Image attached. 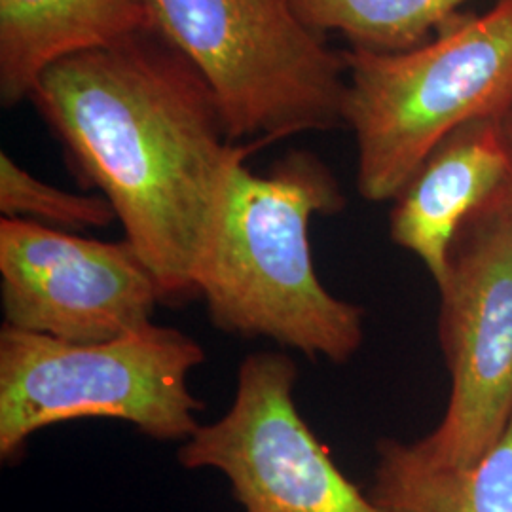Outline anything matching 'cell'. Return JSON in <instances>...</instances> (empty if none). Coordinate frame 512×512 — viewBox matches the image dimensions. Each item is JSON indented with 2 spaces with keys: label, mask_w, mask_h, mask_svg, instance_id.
Here are the masks:
<instances>
[{
  "label": "cell",
  "mask_w": 512,
  "mask_h": 512,
  "mask_svg": "<svg viewBox=\"0 0 512 512\" xmlns=\"http://www.w3.org/2000/svg\"><path fill=\"white\" fill-rule=\"evenodd\" d=\"M86 186L112 205L162 304L196 298V274L234 145L198 71L154 33L61 59L31 97Z\"/></svg>",
  "instance_id": "cell-1"
},
{
  "label": "cell",
  "mask_w": 512,
  "mask_h": 512,
  "mask_svg": "<svg viewBox=\"0 0 512 512\" xmlns=\"http://www.w3.org/2000/svg\"><path fill=\"white\" fill-rule=\"evenodd\" d=\"M344 207L334 173L306 150L266 175L234 165L196 274L211 323L310 359L349 361L363 346L365 315L319 281L310 241L311 219Z\"/></svg>",
  "instance_id": "cell-2"
},
{
  "label": "cell",
  "mask_w": 512,
  "mask_h": 512,
  "mask_svg": "<svg viewBox=\"0 0 512 512\" xmlns=\"http://www.w3.org/2000/svg\"><path fill=\"white\" fill-rule=\"evenodd\" d=\"M344 59L357 188L366 202L395 200L444 139L512 109V0L458 14L403 52L349 48Z\"/></svg>",
  "instance_id": "cell-3"
},
{
  "label": "cell",
  "mask_w": 512,
  "mask_h": 512,
  "mask_svg": "<svg viewBox=\"0 0 512 512\" xmlns=\"http://www.w3.org/2000/svg\"><path fill=\"white\" fill-rule=\"evenodd\" d=\"M152 33L198 71L234 145L344 124L348 69L293 0H143Z\"/></svg>",
  "instance_id": "cell-4"
},
{
  "label": "cell",
  "mask_w": 512,
  "mask_h": 512,
  "mask_svg": "<svg viewBox=\"0 0 512 512\" xmlns=\"http://www.w3.org/2000/svg\"><path fill=\"white\" fill-rule=\"evenodd\" d=\"M205 361L186 332L148 325L107 342L76 344L4 325L0 330V458L63 421H126L156 440L190 439L202 401L188 376Z\"/></svg>",
  "instance_id": "cell-5"
},
{
  "label": "cell",
  "mask_w": 512,
  "mask_h": 512,
  "mask_svg": "<svg viewBox=\"0 0 512 512\" xmlns=\"http://www.w3.org/2000/svg\"><path fill=\"white\" fill-rule=\"evenodd\" d=\"M503 194L463 226L439 285L452 387L437 429L416 444L450 467L478 463L512 418V217Z\"/></svg>",
  "instance_id": "cell-6"
},
{
  "label": "cell",
  "mask_w": 512,
  "mask_h": 512,
  "mask_svg": "<svg viewBox=\"0 0 512 512\" xmlns=\"http://www.w3.org/2000/svg\"><path fill=\"white\" fill-rule=\"evenodd\" d=\"M296 380L287 353L245 357L232 406L184 440L179 461L226 476L245 512H389L336 467L296 406Z\"/></svg>",
  "instance_id": "cell-7"
},
{
  "label": "cell",
  "mask_w": 512,
  "mask_h": 512,
  "mask_svg": "<svg viewBox=\"0 0 512 512\" xmlns=\"http://www.w3.org/2000/svg\"><path fill=\"white\" fill-rule=\"evenodd\" d=\"M4 325L93 344L152 325L162 296L135 247L31 220H0Z\"/></svg>",
  "instance_id": "cell-8"
},
{
  "label": "cell",
  "mask_w": 512,
  "mask_h": 512,
  "mask_svg": "<svg viewBox=\"0 0 512 512\" xmlns=\"http://www.w3.org/2000/svg\"><path fill=\"white\" fill-rule=\"evenodd\" d=\"M511 184L503 118L473 122L444 139L393 200L391 239L418 256L439 287L463 226Z\"/></svg>",
  "instance_id": "cell-9"
},
{
  "label": "cell",
  "mask_w": 512,
  "mask_h": 512,
  "mask_svg": "<svg viewBox=\"0 0 512 512\" xmlns=\"http://www.w3.org/2000/svg\"><path fill=\"white\" fill-rule=\"evenodd\" d=\"M143 33V0H0V101L16 107L61 59Z\"/></svg>",
  "instance_id": "cell-10"
},
{
  "label": "cell",
  "mask_w": 512,
  "mask_h": 512,
  "mask_svg": "<svg viewBox=\"0 0 512 512\" xmlns=\"http://www.w3.org/2000/svg\"><path fill=\"white\" fill-rule=\"evenodd\" d=\"M370 497L389 512H512V418L471 467L437 463L416 442L382 440Z\"/></svg>",
  "instance_id": "cell-11"
},
{
  "label": "cell",
  "mask_w": 512,
  "mask_h": 512,
  "mask_svg": "<svg viewBox=\"0 0 512 512\" xmlns=\"http://www.w3.org/2000/svg\"><path fill=\"white\" fill-rule=\"evenodd\" d=\"M469 0H293L315 33H338L351 50L403 52L429 40Z\"/></svg>",
  "instance_id": "cell-12"
},
{
  "label": "cell",
  "mask_w": 512,
  "mask_h": 512,
  "mask_svg": "<svg viewBox=\"0 0 512 512\" xmlns=\"http://www.w3.org/2000/svg\"><path fill=\"white\" fill-rule=\"evenodd\" d=\"M0 213L2 219L31 220L63 232L105 228L118 220L103 196L73 194L46 184L6 152L0 154Z\"/></svg>",
  "instance_id": "cell-13"
},
{
  "label": "cell",
  "mask_w": 512,
  "mask_h": 512,
  "mask_svg": "<svg viewBox=\"0 0 512 512\" xmlns=\"http://www.w3.org/2000/svg\"><path fill=\"white\" fill-rule=\"evenodd\" d=\"M503 202L507 205V209H509V213H511L512 217V184L507 188V192L503 194Z\"/></svg>",
  "instance_id": "cell-14"
},
{
  "label": "cell",
  "mask_w": 512,
  "mask_h": 512,
  "mask_svg": "<svg viewBox=\"0 0 512 512\" xmlns=\"http://www.w3.org/2000/svg\"><path fill=\"white\" fill-rule=\"evenodd\" d=\"M503 122H505V129H507V135H509V139H511L512 143V109L509 110V114L505 116Z\"/></svg>",
  "instance_id": "cell-15"
}]
</instances>
